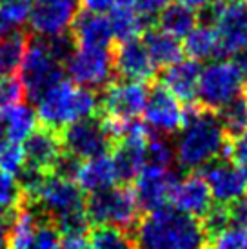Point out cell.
<instances>
[{"mask_svg":"<svg viewBox=\"0 0 247 249\" xmlns=\"http://www.w3.org/2000/svg\"><path fill=\"white\" fill-rule=\"evenodd\" d=\"M137 249H206L207 235L202 222L175 208H160L138 218Z\"/></svg>","mask_w":247,"mask_h":249,"instance_id":"obj_1","label":"cell"},{"mask_svg":"<svg viewBox=\"0 0 247 249\" xmlns=\"http://www.w3.org/2000/svg\"><path fill=\"white\" fill-rule=\"evenodd\" d=\"M227 140L216 113L193 102L184 109V131L175 145V159L189 171L206 167L222 157Z\"/></svg>","mask_w":247,"mask_h":249,"instance_id":"obj_2","label":"cell"},{"mask_svg":"<svg viewBox=\"0 0 247 249\" xmlns=\"http://www.w3.org/2000/svg\"><path fill=\"white\" fill-rule=\"evenodd\" d=\"M29 206H38V213L53 222L60 235L84 236V231H88L84 193L73 180L49 175Z\"/></svg>","mask_w":247,"mask_h":249,"instance_id":"obj_3","label":"cell"},{"mask_svg":"<svg viewBox=\"0 0 247 249\" xmlns=\"http://www.w3.org/2000/svg\"><path fill=\"white\" fill-rule=\"evenodd\" d=\"M98 98L91 89L78 88L69 80H62L49 88L36 100V117L51 129H62L78 120L95 117Z\"/></svg>","mask_w":247,"mask_h":249,"instance_id":"obj_4","label":"cell"},{"mask_svg":"<svg viewBox=\"0 0 247 249\" xmlns=\"http://www.w3.org/2000/svg\"><path fill=\"white\" fill-rule=\"evenodd\" d=\"M246 73L234 64V60H216L207 64L200 71L198 80V106L206 111L218 113L231 100L240 97L244 91Z\"/></svg>","mask_w":247,"mask_h":249,"instance_id":"obj_5","label":"cell"},{"mask_svg":"<svg viewBox=\"0 0 247 249\" xmlns=\"http://www.w3.org/2000/svg\"><path fill=\"white\" fill-rule=\"evenodd\" d=\"M138 204L133 189L127 186L111 187L91 195L86 200V214L96 228H135L138 222Z\"/></svg>","mask_w":247,"mask_h":249,"instance_id":"obj_6","label":"cell"},{"mask_svg":"<svg viewBox=\"0 0 247 249\" xmlns=\"http://www.w3.org/2000/svg\"><path fill=\"white\" fill-rule=\"evenodd\" d=\"M18 70V80L22 82L24 95H28L31 100H38L49 88L64 80L62 64L51 56L46 38H33L28 42Z\"/></svg>","mask_w":247,"mask_h":249,"instance_id":"obj_7","label":"cell"},{"mask_svg":"<svg viewBox=\"0 0 247 249\" xmlns=\"http://www.w3.org/2000/svg\"><path fill=\"white\" fill-rule=\"evenodd\" d=\"M220 56H236L247 48V4L242 0H218L213 18Z\"/></svg>","mask_w":247,"mask_h":249,"instance_id":"obj_8","label":"cell"},{"mask_svg":"<svg viewBox=\"0 0 247 249\" xmlns=\"http://www.w3.org/2000/svg\"><path fill=\"white\" fill-rule=\"evenodd\" d=\"M66 71L71 82L78 84V88L91 91L107 88L115 75L113 55L107 49L78 48L66 62Z\"/></svg>","mask_w":247,"mask_h":249,"instance_id":"obj_9","label":"cell"},{"mask_svg":"<svg viewBox=\"0 0 247 249\" xmlns=\"http://www.w3.org/2000/svg\"><path fill=\"white\" fill-rule=\"evenodd\" d=\"M62 147L66 153L78 160H91L102 157L113 147V140L104 127L102 120L96 117L84 118L64 127L60 135Z\"/></svg>","mask_w":247,"mask_h":249,"instance_id":"obj_10","label":"cell"},{"mask_svg":"<svg viewBox=\"0 0 247 249\" xmlns=\"http://www.w3.org/2000/svg\"><path fill=\"white\" fill-rule=\"evenodd\" d=\"M78 0H33L28 20L31 31L40 38L66 35L78 15Z\"/></svg>","mask_w":247,"mask_h":249,"instance_id":"obj_11","label":"cell"},{"mask_svg":"<svg viewBox=\"0 0 247 249\" xmlns=\"http://www.w3.org/2000/svg\"><path fill=\"white\" fill-rule=\"evenodd\" d=\"M176 182L178 177L171 169L145 164V167L135 178V187H133L138 209L151 213L160 208H165V204L171 200V193Z\"/></svg>","mask_w":247,"mask_h":249,"instance_id":"obj_12","label":"cell"},{"mask_svg":"<svg viewBox=\"0 0 247 249\" xmlns=\"http://www.w3.org/2000/svg\"><path fill=\"white\" fill-rule=\"evenodd\" d=\"M147 127L157 135L169 137L184 127V107L164 86H153L144 107Z\"/></svg>","mask_w":247,"mask_h":249,"instance_id":"obj_13","label":"cell"},{"mask_svg":"<svg viewBox=\"0 0 247 249\" xmlns=\"http://www.w3.org/2000/svg\"><path fill=\"white\" fill-rule=\"evenodd\" d=\"M211 196L222 206H229L247 195V177L229 160H214L202 171Z\"/></svg>","mask_w":247,"mask_h":249,"instance_id":"obj_14","label":"cell"},{"mask_svg":"<svg viewBox=\"0 0 247 249\" xmlns=\"http://www.w3.org/2000/svg\"><path fill=\"white\" fill-rule=\"evenodd\" d=\"M149 89L138 82H111L102 97L104 113L118 120H135L144 113Z\"/></svg>","mask_w":247,"mask_h":249,"instance_id":"obj_15","label":"cell"},{"mask_svg":"<svg viewBox=\"0 0 247 249\" xmlns=\"http://www.w3.org/2000/svg\"><path fill=\"white\" fill-rule=\"evenodd\" d=\"M113 68L118 76L127 82L144 84L153 80L157 75V66L153 64L151 56L145 46L140 40L122 42L113 55Z\"/></svg>","mask_w":247,"mask_h":249,"instance_id":"obj_16","label":"cell"},{"mask_svg":"<svg viewBox=\"0 0 247 249\" xmlns=\"http://www.w3.org/2000/svg\"><path fill=\"white\" fill-rule=\"evenodd\" d=\"M211 200L213 196H211L209 186L206 178L198 173H189L187 177L178 180L171 193V204L175 206V209L198 220H202L211 209L213 206Z\"/></svg>","mask_w":247,"mask_h":249,"instance_id":"obj_17","label":"cell"},{"mask_svg":"<svg viewBox=\"0 0 247 249\" xmlns=\"http://www.w3.org/2000/svg\"><path fill=\"white\" fill-rule=\"evenodd\" d=\"M24 155L26 164L36 167L46 175H51L56 160L62 155V139L60 133L51 127H36L24 142Z\"/></svg>","mask_w":247,"mask_h":249,"instance_id":"obj_18","label":"cell"},{"mask_svg":"<svg viewBox=\"0 0 247 249\" xmlns=\"http://www.w3.org/2000/svg\"><path fill=\"white\" fill-rule=\"evenodd\" d=\"M200 71L202 68L198 66V62H194L191 58H185V60L182 58L176 64L165 68L160 86H164L178 102L193 104L196 100Z\"/></svg>","mask_w":247,"mask_h":249,"instance_id":"obj_19","label":"cell"},{"mask_svg":"<svg viewBox=\"0 0 247 249\" xmlns=\"http://www.w3.org/2000/svg\"><path fill=\"white\" fill-rule=\"evenodd\" d=\"M73 40L76 46L84 49H107L113 44V31L109 20L104 15L95 13H78L73 22Z\"/></svg>","mask_w":247,"mask_h":249,"instance_id":"obj_20","label":"cell"},{"mask_svg":"<svg viewBox=\"0 0 247 249\" xmlns=\"http://www.w3.org/2000/svg\"><path fill=\"white\" fill-rule=\"evenodd\" d=\"M75 180L76 186L82 189V193L86 191V193L95 195L115 187V184L118 182V173L113 164V159L107 155H102V157L82 162Z\"/></svg>","mask_w":247,"mask_h":249,"instance_id":"obj_21","label":"cell"},{"mask_svg":"<svg viewBox=\"0 0 247 249\" xmlns=\"http://www.w3.org/2000/svg\"><path fill=\"white\" fill-rule=\"evenodd\" d=\"M109 26L113 31V38L122 42L137 40L138 35H144L149 29V20L140 15L127 0H118L117 6L109 11Z\"/></svg>","mask_w":247,"mask_h":249,"instance_id":"obj_22","label":"cell"},{"mask_svg":"<svg viewBox=\"0 0 247 249\" xmlns=\"http://www.w3.org/2000/svg\"><path fill=\"white\" fill-rule=\"evenodd\" d=\"M147 53L151 56L153 64L157 68H169L173 64L182 60V44L171 35L164 33L158 28H149L144 33V42Z\"/></svg>","mask_w":247,"mask_h":249,"instance_id":"obj_23","label":"cell"},{"mask_svg":"<svg viewBox=\"0 0 247 249\" xmlns=\"http://www.w3.org/2000/svg\"><path fill=\"white\" fill-rule=\"evenodd\" d=\"M198 26V15L194 9L180 2H173L158 13V29L171 35L173 38H185Z\"/></svg>","mask_w":247,"mask_h":249,"instance_id":"obj_24","label":"cell"},{"mask_svg":"<svg viewBox=\"0 0 247 249\" xmlns=\"http://www.w3.org/2000/svg\"><path fill=\"white\" fill-rule=\"evenodd\" d=\"M36 111L28 104H17L9 109L0 111V120L4 125V135L9 142H26L29 135L36 129Z\"/></svg>","mask_w":247,"mask_h":249,"instance_id":"obj_25","label":"cell"},{"mask_svg":"<svg viewBox=\"0 0 247 249\" xmlns=\"http://www.w3.org/2000/svg\"><path fill=\"white\" fill-rule=\"evenodd\" d=\"M46 220L38 211H33L31 206H22L13 214L11 228L7 229V246L9 249H28L35 240L40 222Z\"/></svg>","mask_w":247,"mask_h":249,"instance_id":"obj_26","label":"cell"},{"mask_svg":"<svg viewBox=\"0 0 247 249\" xmlns=\"http://www.w3.org/2000/svg\"><path fill=\"white\" fill-rule=\"evenodd\" d=\"M182 49L194 62L207 60V58L220 55L218 38H216V33H214V29L211 26H196L184 38Z\"/></svg>","mask_w":247,"mask_h":249,"instance_id":"obj_27","label":"cell"},{"mask_svg":"<svg viewBox=\"0 0 247 249\" xmlns=\"http://www.w3.org/2000/svg\"><path fill=\"white\" fill-rule=\"evenodd\" d=\"M220 125L229 140H234L247 133V95L242 93L240 97L231 100L227 106L216 113Z\"/></svg>","mask_w":247,"mask_h":249,"instance_id":"obj_28","label":"cell"},{"mask_svg":"<svg viewBox=\"0 0 247 249\" xmlns=\"http://www.w3.org/2000/svg\"><path fill=\"white\" fill-rule=\"evenodd\" d=\"M26 48H28V36L20 31H15L0 38V76L13 75L20 68Z\"/></svg>","mask_w":247,"mask_h":249,"instance_id":"obj_29","label":"cell"},{"mask_svg":"<svg viewBox=\"0 0 247 249\" xmlns=\"http://www.w3.org/2000/svg\"><path fill=\"white\" fill-rule=\"evenodd\" d=\"M24 206L18 180L13 175L0 173V218L7 220Z\"/></svg>","mask_w":247,"mask_h":249,"instance_id":"obj_30","label":"cell"},{"mask_svg":"<svg viewBox=\"0 0 247 249\" xmlns=\"http://www.w3.org/2000/svg\"><path fill=\"white\" fill-rule=\"evenodd\" d=\"M91 249H137L135 238L118 228H95L91 231Z\"/></svg>","mask_w":247,"mask_h":249,"instance_id":"obj_31","label":"cell"},{"mask_svg":"<svg viewBox=\"0 0 247 249\" xmlns=\"http://www.w3.org/2000/svg\"><path fill=\"white\" fill-rule=\"evenodd\" d=\"M33 0H0V20L9 29L20 28L29 20Z\"/></svg>","mask_w":247,"mask_h":249,"instance_id":"obj_32","label":"cell"},{"mask_svg":"<svg viewBox=\"0 0 247 249\" xmlns=\"http://www.w3.org/2000/svg\"><path fill=\"white\" fill-rule=\"evenodd\" d=\"M175 160V147L162 135H151L147 140V166L169 169Z\"/></svg>","mask_w":247,"mask_h":249,"instance_id":"obj_33","label":"cell"},{"mask_svg":"<svg viewBox=\"0 0 247 249\" xmlns=\"http://www.w3.org/2000/svg\"><path fill=\"white\" fill-rule=\"evenodd\" d=\"M26 166V155H24V145L17 142H2L0 144V173L17 175L20 173Z\"/></svg>","mask_w":247,"mask_h":249,"instance_id":"obj_34","label":"cell"},{"mask_svg":"<svg viewBox=\"0 0 247 249\" xmlns=\"http://www.w3.org/2000/svg\"><path fill=\"white\" fill-rule=\"evenodd\" d=\"M202 228L206 231L207 238L213 240L214 236H218L222 231H226L231 224H229V213H227V206H211V209L206 213V216L202 218Z\"/></svg>","mask_w":247,"mask_h":249,"instance_id":"obj_35","label":"cell"},{"mask_svg":"<svg viewBox=\"0 0 247 249\" xmlns=\"http://www.w3.org/2000/svg\"><path fill=\"white\" fill-rule=\"evenodd\" d=\"M22 98H24V88H22L18 76H2L0 78V111L20 104Z\"/></svg>","mask_w":247,"mask_h":249,"instance_id":"obj_36","label":"cell"},{"mask_svg":"<svg viewBox=\"0 0 247 249\" xmlns=\"http://www.w3.org/2000/svg\"><path fill=\"white\" fill-rule=\"evenodd\" d=\"M28 249H62V235L56 226L49 220H42L35 240Z\"/></svg>","mask_w":247,"mask_h":249,"instance_id":"obj_37","label":"cell"},{"mask_svg":"<svg viewBox=\"0 0 247 249\" xmlns=\"http://www.w3.org/2000/svg\"><path fill=\"white\" fill-rule=\"evenodd\" d=\"M213 249H247V228H227L211 240Z\"/></svg>","mask_w":247,"mask_h":249,"instance_id":"obj_38","label":"cell"},{"mask_svg":"<svg viewBox=\"0 0 247 249\" xmlns=\"http://www.w3.org/2000/svg\"><path fill=\"white\" fill-rule=\"evenodd\" d=\"M222 160L234 162L242 171H247V133L234 140H227L222 151Z\"/></svg>","mask_w":247,"mask_h":249,"instance_id":"obj_39","label":"cell"},{"mask_svg":"<svg viewBox=\"0 0 247 249\" xmlns=\"http://www.w3.org/2000/svg\"><path fill=\"white\" fill-rule=\"evenodd\" d=\"M229 213V224L233 228H247V195L240 200L233 202L227 206Z\"/></svg>","mask_w":247,"mask_h":249,"instance_id":"obj_40","label":"cell"},{"mask_svg":"<svg viewBox=\"0 0 247 249\" xmlns=\"http://www.w3.org/2000/svg\"><path fill=\"white\" fill-rule=\"evenodd\" d=\"M127 2H131L133 7H135L140 15H144L145 18L158 15L167 4H169V0H127Z\"/></svg>","mask_w":247,"mask_h":249,"instance_id":"obj_41","label":"cell"},{"mask_svg":"<svg viewBox=\"0 0 247 249\" xmlns=\"http://www.w3.org/2000/svg\"><path fill=\"white\" fill-rule=\"evenodd\" d=\"M118 0H82V7L88 13L102 15L106 11H111L117 6Z\"/></svg>","mask_w":247,"mask_h":249,"instance_id":"obj_42","label":"cell"},{"mask_svg":"<svg viewBox=\"0 0 247 249\" xmlns=\"http://www.w3.org/2000/svg\"><path fill=\"white\" fill-rule=\"evenodd\" d=\"M62 249H91V246L86 236H66Z\"/></svg>","mask_w":247,"mask_h":249,"instance_id":"obj_43","label":"cell"},{"mask_svg":"<svg viewBox=\"0 0 247 249\" xmlns=\"http://www.w3.org/2000/svg\"><path fill=\"white\" fill-rule=\"evenodd\" d=\"M176 2L191 7V9H204V7L211 6L213 2H216V0H176Z\"/></svg>","mask_w":247,"mask_h":249,"instance_id":"obj_44","label":"cell"},{"mask_svg":"<svg viewBox=\"0 0 247 249\" xmlns=\"http://www.w3.org/2000/svg\"><path fill=\"white\" fill-rule=\"evenodd\" d=\"M234 64H236L244 73H247V48L234 56Z\"/></svg>","mask_w":247,"mask_h":249,"instance_id":"obj_45","label":"cell"},{"mask_svg":"<svg viewBox=\"0 0 247 249\" xmlns=\"http://www.w3.org/2000/svg\"><path fill=\"white\" fill-rule=\"evenodd\" d=\"M6 244H7V226H6V220L0 218V249H4Z\"/></svg>","mask_w":247,"mask_h":249,"instance_id":"obj_46","label":"cell"},{"mask_svg":"<svg viewBox=\"0 0 247 249\" xmlns=\"http://www.w3.org/2000/svg\"><path fill=\"white\" fill-rule=\"evenodd\" d=\"M9 33H11V29L7 28L6 24H4V22L0 20V38H4V36L9 35Z\"/></svg>","mask_w":247,"mask_h":249,"instance_id":"obj_47","label":"cell"},{"mask_svg":"<svg viewBox=\"0 0 247 249\" xmlns=\"http://www.w3.org/2000/svg\"><path fill=\"white\" fill-rule=\"evenodd\" d=\"M2 137H4V125H2V120H0V144H2Z\"/></svg>","mask_w":247,"mask_h":249,"instance_id":"obj_48","label":"cell"},{"mask_svg":"<svg viewBox=\"0 0 247 249\" xmlns=\"http://www.w3.org/2000/svg\"><path fill=\"white\" fill-rule=\"evenodd\" d=\"M244 175H246V177H247V171H244Z\"/></svg>","mask_w":247,"mask_h":249,"instance_id":"obj_49","label":"cell"},{"mask_svg":"<svg viewBox=\"0 0 247 249\" xmlns=\"http://www.w3.org/2000/svg\"><path fill=\"white\" fill-rule=\"evenodd\" d=\"M246 95H247V86H246Z\"/></svg>","mask_w":247,"mask_h":249,"instance_id":"obj_50","label":"cell"},{"mask_svg":"<svg viewBox=\"0 0 247 249\" xmlns=\"http://www.w3.org/2000/svg\"><path fill=\"white\" fill-rule=\"evenodd\" d=\"M242 2H246V4H247V0H242Z\"/></svg>","mask_w":247,"mask_h":249,"instance_id":"obj_51","label":"cell"}]
</instances>
